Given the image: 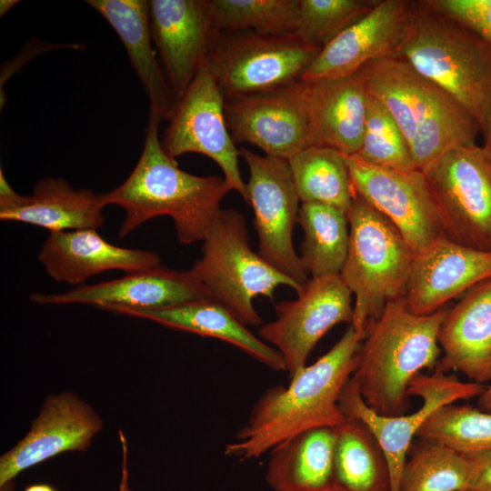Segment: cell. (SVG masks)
<instances>
[{
	"label": "cell",
	"mask_w": 491,
	"mask_h": 491,
	"mask_svg": "<svg viewBox=\"0 0 491 491\" xmlns=\"http://www.w3.org/2000/svg\"><path fill=\"white\" fill-rule=\"evenodd\" d=\"M102 428L101 416L76 394L49 395L25 436L0 456V486L60 454L87 450Z\"/></svg>",
	"instance_id": "16"
},
{
	"label": "cell",
	"mask_w": 491,
	"mask_h": 491,
	"mask_svg": "<svg viewBox=\"0 0 491 491\" xmlns=\"http://www.w3.org/2000/svg\"><path fill=\"white\" fill-rule=\"evenodd\" d=\"M470 476L466 456L418 438L408 450L398 491H466Z\"/></svg>",
	"instance_id": "31"
},
{
	"label": "cell",
	"mask_w": 491,
	"mask_h": 491,
	"mask_svg": "<svg viewBox=\"0 0 491 491\" xmlns=\"http://www.w3.org/2000/svg\"><path fill=\"white\" fill-rule=\"evenodd\" d=\"M100 309L214 337L241 349L274 371H286L282 356L273 346L254 335L246 326L213 299L191 301L156 309L120 306H105Z\"/></svg>",
	"instance_id": "24"
},
{
	"label": "cell",
	"mask_w": 491,
	"mask_h": 491,
	"mask_svg": "<svg viewBox=\"0 0 491 491\" xmlns=\"http://www.w3.org/2000/svg\"><path fill=\"white\" fill-rule=\"evenodd\" d=\"M491 278V252L444 237L416 254L402 296L416 315L433 314Z\"/></svg>",
	"instance_id": "19"
},
{
	"label": "cell",
	"mask_w": 491,
	"mask_h": 491,
	"mask_svg": "<svg viewBox=\"0 0 491 491\" xmlns=\"http://www.w3.org/2000/svg\"><path fill=\"white\" fill-rule=\"evenodd\" d=\"M104 207L100 194L75 190L64 178L45 176L17 205L0 210V219L38 225L49 233L98 229L105 224Z\"/></svg>",
	"instance_id": "26"
},
{
	"label": "cell",
	"mask_w": 491,
	"mask_h": 491,
	"mask_svg": "<svg viewBox=\"0 0 491 491\" xmlns=\"http://www.w3.org/2000/svg\"><path fill=\"white\" fill-rule=\"evenodd\" d=\"M483 138H484V143L482 146L486 151L488 155L491 157V128L486 135H483Z\"/></svg>",
	"instance_id": "42"
},
{
	"label": "cell",
	"mask_w": 491,
	"mask_h": 491,
	"mask_svg": "<svg viewBox=\"0 0 491 491\" xmlns=\"http://www.w3.org/2000/svg\"><path fill=\"white\" fill-rule=\"evenodd\" d=\"M359 73L402 131L417 170L452 148L476 145L481 133L474 119L402 56L371 61Z\"/></svg>",
	"instance_id": "4"
},
{
	"label": "cell",
	"mask_w": 491,
	"mask_h": 491,
	"mask_svg": "<svg viewBox=\"0 0 491 491\" xmlns=\"http://www.w3.org/2000/svg\"><path fill=\"white\" fill-rule=\"evenodd\" d=\"M225 115L235 142L254 145L266 155L287 160L310 146L307 82L225 99Z\"/></svg>",
	"instance_id": "14"
},
{
	"label": "cell",
	"mask_w": 491,
	"mask_h": 491,
	"mask_svg": "<svg viewBox=\"0 0 491 491\" xmlns=\"http://www.w3.org/2000/svg\"><path fill=\"white\" fill-rule=\"evenodd\" d=\"M160 121L149 114L141 155L127 178L113 190L100 194L105 206L125 211L118 237L124 238L145 222L167 215L174 220L176 237L184 245L203 241L232 191L219 175L200 176L182 170L159 140Z\"/></svg>",
	"instance_id": "2"
},
{
	"label": "cell",
	"mask_w": 491,
	"mask_h": 491,
	"mask_svg": "<svg viewBox=\"0 0 491 491\" xmlns=\"http://www.w3.org/2000/svg\"><path fill=\"white\" fill-rule=\"evenodd\" d=\"M206 3L217 31L273 35L296 32L299 0H206Z\"/></svg>",
	"instance_id": "32"
},
{
	"label": "cell",
	"mask_w": 491,
	"mask_h": 491,
	"mask_svg": "<svg viewBox=\"0 0 491 491\" xmlns=\"http://www.w3.org/2000/svg\"><path fill=\"white\" fill-rule=\"evenodd\" d=\"M399 55L448 94L476 123L491 128V45L432 7L414 1Z\"/></svg>",
	"instance_id": "5"
},
{
	"label": "cell",
	"mask_w": 491,
	"mask_h": 491,
	"mask_svg": "<svg viewBox=\"0 0 491 491\" xmlns=\"http://www.w3.org/2000/svg\"><path fill=\"white\" fill-rule=\"evenodd\" d=\"M340 276L356 296L351 326L364 338L388 302L403 296L416 256L398 228L355 193Z\"/></svg>",
	"instance_id": "6"
},
{
	"label": "cell",
	"mask_w": 491,
	"mask_h": 491,
	"mask_svg": "<svg viewBox=\"0 0 491 491\" xmlns=\"http://www.w3.org/2000/svg\"><path fill=\"white\" fill-rule=\"evenodd\" d=\"M249 169L246 203L254 212L258 255L275 269L303 286L309 276L293 244L300 199L286 159L240 148Z\"/></svg>",
	"instance_id": "10"
},
{
	"label": "cell",
	"mask_w": 491,
	"mask_h": 491,
	"mask_svg": "<svg viewBox=\"0 0 491 491\" xmlns=\"http://www.w3.org/2000/svg\"><path fill=\"white\" fill-rule=\"evenodd\" d=\"M19 3L17 0H1L0 1V16L5 15L8 11H10L15 5Z\"/></svg>",
	"instance_id": "40"
},
{
	"label": "cell",
	"mask_w": 491,
	"mask_h": 491,
	"mask_svg": "<svg viewBox=\"0 0 491 491\" xmlns=\"http://www.w3.org/2000/svg\"><path fill=\"white\" fill-rule=\"evenodd\" d=\"M429 5L462 24L491 45V0H427Z\"/></svg>",
	"instance_id": "36"
},
{
	"label": "cell",
	"mask_w": 491,
	"mask_h": 491,
	"mask_svg": "<svg viewBox=\"0 0 491 491\" xmlns=\"http://www.w3.org/2000/svg\"><path fill=\"white\" fill-rule=\"evenodd\" d=\"M294 300L275 306L276 319L262 324L259 337L282 356L293 376L306 366L320 339L340 323L352 324V293L340 275L309 278Z\"/></svg>",
	"instance_id": "13"
},
{
	"label": "cell",
	"mask_w": 491,
	"mask_h": 491,
	"mask_svg": "<svg viewBox=\"0 0 491 491\" xmlns=\"http://www.w3.org/2000/svg\"><path fill=\"white\" fill-rule=\"evenodd\" d=\"M202 242L201 256L190 270L211 299L246 326L263 324L254 306L255 298H273L280 286L296 293L302 287L251 248L246 219L234 208H222Z\"/></svg>",
	"instance_id": "7"
},
{
	"label": "cell",
	"mask_w": 491,
	"mask_h": 491,
	"mask_svg": "<svg viewBox=\"0 0 491 491\" xmlns=\"http://www.w3.org/2000/svg\"><path fill=\"white\" fill-rule=\"evenodd\" d=\"M466 456L471 464L466 491H491V451Z\"/></svg>",
	"instance_id": "37"
},
{
	"label": "cell",
	"mask_w": 491,
	"mask_h": 491,
	"mask_svg": "<svg viewBox=\"0 0 491 491\" xmlns=\"http://www.w3.org/2000/svg\"><path fill=\"white\" fill-rule=\"evenodd\" d=\"M122 41L131 65L149 99V114L160 122L169 119L176 98L153 48L149 1L87 0Z\"/></svg>",
	"instance_id": "25"
},
{
	"label": "cell",
	"mask_w": 491,
	"mask_h": 491,
	"mask_svg": "<svg viewBox=\"0 0 491 491\" xmlns=\"http://www.w3.org/2000/svg\"><path fill=\"white\" fill-rule=\"evenodd\" d=\"M356 195L387 217L416 254L446 237L438 206L422 171L400 172L345 155Z\"/></svg>",
	"instance_id": "15"
},
{
	"label": "cell",
	"mask_w": 491,
	"mask_h": 491,
	"mask_svg": "<svg viewBox=\"0 0 491 491\" xmlns=\"http://www.w3.org/2000/svg\"><path fill=\"white\" fill-rule=\"evenodd\" d=\"M150 31L176 101L200 67L217 30L206 0L149 1Z\"/></svg>",
	"instance_id": "18"
},
{
	"label": "cell",
	"mask_w": 491,
	"mask_h": 491,
	"mask_svg": "<svg viewBox=\"0 0 491 491\" xmlns=\"http://www.w3.org/2000/svg\"><path fill=\"white\" fill-rule=\"evenodd\" d=\"M302 203H319L347 214L355 191L342 153L323 146H308L287 159Z\"/></svg>",
	"instance_id": "30"
},
{
	"label": "cell",
	"mask_w": 491,
	"mask_h": 491,
	"mask_svg": "<svg viewBox=\"0 0 491 491\" xmlns=\"http://www.w3.org/2000/svg\"><path fill=\"white\" fill-rule=\"evenodd\" d=\"M417 438L444 446L460 455L491 451V412L469 405L448 404L436 410L420 427Z\"/></svg>",
	"instance_id": "33"
},
{
	"label": "cell",
	"mask_w": 491,
	"mask_h": 491,
	"mask_svg": "<svg viewBox=\"0 0 491 491\" xmlns=\"http://www.w3.org/2000/svg\"><path fill=\"white\" fill-rule=\"evenodd\" d=\"M316 491H347L342 487H340L339 486L336 485V484H331L326 487H323L321 489H318Z\"/></svg>",
	"instance_id": "43"
},
{
	"label": "cell",
	"mask_w": 491,
	"mask_h": 491,
	"mask_svg": "<svg viewBox=\"0 0 491 491\" xmlns=\"http://www.w3.org/2000/svg\"><path fill=\"white\" fill-rule=\"evenodd\" d=\"M363 339L349 325L326 354L291 376L287 386L264 392L224 454L241 460L257 458L303 431L341 425L346 416L340 396L356 367Z\"/></svg>",
	"instance_id": "1"
},
{
	"label": "cell",
	"mask_w": 491,
	"mask_h": 491,
	"mask_svg": "<svg viewBox=\"0 0 491 491\" xmlns=\"http://www.w3.org/2000/svg\"><path fill=\"white\" fill-rule=\"evenodd\" d=\"M448 306L416 315L402 297L387 303L366 330L352 377L366 404L379 415L410 409V382L423 369L435 370L441 348L438 333Z\"/></svg>",
	"instance_id": "3"
},
{
	"label": "cell",
	"mask_w": 491,
	"mask_h": 491,
	"mask_svg": "<svg viewBox=\"0 0 491 491\" xmlns=\"http://www.w3.org/2000/svg\"><path fill=\"white\" fill-rule=\"evenodd\" d=\"M378 0H299L296 34L311 47L324 48L366 15Z\"/></svg>",
	"instance_id": "35"
},
{
	"label": "cell",
	"mask_w": 491,
	"mask_h": 491,
	"mask_svg": "<svg viewBox=\"0 0 491 491\" xmlns=\"http://www.w3.org/2000/svg\"><path fill=\"white\" fill-rule=\"evenodd\" d=\"M203 299L211 297L190 269L175 270L161 265L61 294L30 295L35 304H87L97 308L120 306L156 309Z\"/></svg>",
	"instance_id": "20"
},
{
	"label": "cell",
	"mask_w": 491,
	"mask_h": 491,
	"mask_svg": "<svg viewBox=\"0 0 491 491\" xmlns=\"http://www.w3.org/2000/svg\"><path fill=\"white\" fill-rule=\"evenodd\" d=\"M486 387L487 385L462 382L436 366L431 375L420 373L410 382L409 395L421 397L422 406L411 414L387 416L366 404L351 376L342 391L339 406L346 416L362 422L376 437L387 461L390 491H398L408 450L426 420L443 406L479 397Z\"/></svg>",
	"instance_id": "11"
},
{
	"label": "cell",
	"mask_w": 491,
	"mask_h": 491,
	"mask_svg": "<svg viewBox=\"0 0 491 491\" xmlns=\"http://www.w3.org/2000/svg\"><path fill=\"white\" fill-rule=\"evenodd\" d=\"M356 155L383 168L400 172L417 170L399 126L386 108L369 94L364 135Z\"/></svg>",
	"instance_id": "34"
},
{
	"label": "cell",
	"mask_w": 491,
	"mask_h": 491,
	"mask_svg": "<svg viewBox=\"0 0 491 491\" xmlns=\"http://www.w3.org/2000/svg\"><path fill=\"white\" fill-rule=\"evenodd\" d=\"M225 96L206 63L178 99L169 117L162 146L173 159L188 153L215 161L232 191L246 203V183L239 169V149L227 127Z\"/></svg>",
	"instance_id": "12"
},
{
	"label": "cell",
	"mask_w": 491,
	"mask_h": 491,
	"mask_svg": "<svg viewBox=\"0 0 491 491\" xmlns=\"http://www.w3.org/2000/svg\"><path fill=\"white\" fill-rule=\"evenodd\" d=\"M297 223L304 231L301 264L310 278L340 275L349 241L347 214L319 203H302Z\"/></svg>",
	"instance_id": "29"
},
{
	"label": "cell",
	"mask_w": 491,
	"mask_h": 491,
	"mask_svg": "<svg viewBox=\"0 0 491 491\" xmlns=\"http://www.w3.org/2000/svg\"><path fill=\"white\" fill-rule=\"evenodd\" d=\"M423 173L446 237L491 252V157L482 145L452 148Z\"/></svg>",
	"instance_id": "9"
},
{
	"label": "cell",
	"mask_w": 491,
	"mask_h": 491,
	"mask_svg": "<svg viewBox=\"0 0 491 491\" xmlns=\"http://www.w3.org/2000/svg\"><path fill=\"white\" fill-rule=\"evenodd\" d=\"M96 230L49 233L38 254V261L55 281L72 286L109 270L130 274L160 265L157 253L115 246Z\"/></svg>",
	"instance_id": "21"
},
{
	"label": "cell",
	"mask_w": 491,
	"mask_h": 491,
	"mask_svg": "<svg viewBox=\"0 0 491 491\" xmlns=\"http://www.w3.org/2000/svg\"><path fill=\"white\" fill-rule=\"evenodd\" d=\"M24 491H59L47 484H35L28 486Z\"/></svg>",
	"instance_id": "41"
},
{
	"label": "cell",
	"mask_w": 491,
	"mask_h": 491,
	"mask_svg": "<svg viewBox=\"0 0 491 491\" xmlns=\"http://www.w3.org/2000/svg\"><path fill=\"white\" fill-rule=\"evenodd\" d=\"M413 7V1L378 0L366 15L319 51L299 80L339 78L358 72L371 61L399 55Z\"/></svg>",
	"instance_id": "17"
},
{
	"label": "cell",
	"mask_w": 491,
	"mask_h": 491,
	"mask_svg": "<svg viewBox=\"0 0 491 491\" xmlns=\"http://www.w3.org/2000/svg\"><path fill=\"white\" fill-rule=\"evenodd\" d=\"M478 399L479 408L486 412H491V384L487 385L486 389Z\"/></svg>",
	"instance_id": "39"
},
{
	"label": "cell",
	"mask_w": 491,
	"mask_h": 491,
	"mask_svg": "<svg viewBox=\"0 0 491 491\" xmlns=\"http://www.w3.org/2000/svg\"><path fill=\"white\" fill-rule=\"evenodd\" d=\"M308 84L310 146L356 155L364 135L368 98L359 71Z\"/></svg>",
	"instance_id": "23"
},
{
	"label": "cell",
	"mask_w": 491,
	"mask_h": 491,
	"mask_svg": "<svg viewBox=\"0 0 491 491\" xmlns=\"http://www.w3.org/2000/svg\"><path fill=\"white\" fill-rule=\"evenodd\" d=\"M443 354L437 367L457 371L471 382H491V278L448 307L438 333Z\"/></svg>",
	"instance_id": "22"
},
{
	"label": "cell",
	"mask_w": 491,
	"mask_h": 491,
	"mask_svg": "<svg viewBox=\"0 0 491 491\" xmlns=\"http://www.w3.org/2000/svg\"><path fill=\"white\" fill-rule=\"evenodd\" d=\"M318 53L296 34L217 31L205 63L228 99L298 80Z\"/></svg>",
	"instance_id": "8"
},
{
	"label": "cell",
	"mask_w": 491,
	"mask_h": 491,
	"mask_svg": "<svg viewBox=\"0 0 491 491\" xmlns=\"http://www.w3.org/2000/svg\"><path fill=\"white\" fill-rule=\"evenodd\" d=\"M336 427L303 431L270 451L266 480L274 491H316L333 484Z\"/></svg>",
	"instance_id": "27"
},
{
	"label": "cell",
	"mask_w": 491,
	"mask_h": 491,
	"mask_svg": "<svg viewBox=\"0 0 491 491\" xmlns=\"http://www.w3.org/2000/svg\"><path fill=\"white\" fill-rule=\"evenodd\" d=\"M333 483L347 491H390L380 445L362 422L349 416L336 426Z\"/></svg>",
	"instance_id": "28"
},
{
	"label": "cell",
	"mask_w": 491,
	"mask_h": 491,
	"mask_svg": "<svg viewBox=\"0 0 491 491\" xmlns=\"http://www.w3.org/2000/svg\"><path fill=\"white\" fill-rule=\"evenodd\" d=\"M118 438L121 445V476L117 491H133L130 486L129 468H128V443L122 430L118 431Z\"/></svg>",
	"instance_id": "38"
}]
</instances>
